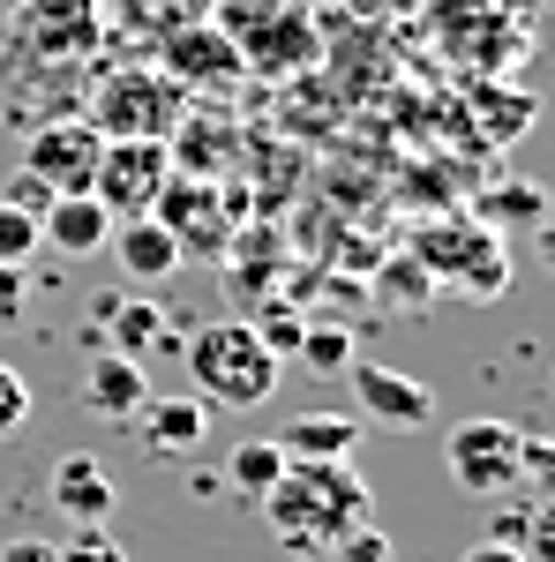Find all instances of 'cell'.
<instances>
[{"instance_id":"cell-27","label":"cell","mask_w":555,"mask_h":562,"mask_svg":"<svg viewBox=\"0 0 555 562\" xmlns=\"http://www.w3.org/2000/svg\"><path fill=\"white\" fill-rule=\"evenodd\" d=\"M0 562H60V548L38 540V532H23V540H8V548H0Z\"/></svg>"},{"instance_id":"cell-4","label":"cell","mask_w":555,"mask_h":562,"mask_svg":"<svg viewBox=\"0 0 555 562\" xmlns=\"http://www.w3.org/2000/svg\"><path fill=\"white\" fill-rule=\"evenodd\" d=\"M180 113H188V98L158 68H121L113 83H98V98H90V128L106 135V143L113 135H158L166 143L180 128Z\"/></svg>"},{"instance_id":"cell-19","label":"cell","mask_w":555,"mask_h":562,"mask_svg":"<svg viewBox=\"0 0 555 562\" xmlns=\"http://www.w3.org/2000/svg\"><path fill=\"white\" fill-rule=\"evenodd\" d=\"M23 428H31V383L0 360V442H15Z\"/></svg>"},{"instance_id":"cell-20","label":"cell","mask_w":555,"mask_h":562,"mask_svg":"<svg viewBox=\"0 0 555 562\" xmlns=\"http://www.w3.org/2000/svg\"><path fill=\"white\" fill-rule=\"evenodd\" d=\"M390 301L398 307H428L435 301V278H428L413 256H390Z\"/></svg>"},{"instance_id":"cell-25","label":"cell","mask_w":555,"mask_h":562,"mask_svg":"<svg viewBox=\"0 0 555 562\" xmlns=\"http://www.w3.org/2000/svg\"><path fill=\"white\" fill-rule=\"evenodd\" d=\"M0 203H15V211H31V217H38L45 203H53V188H45L38 173H23V166H15V173H8V195H0Z\"/></svg>"},{"instance_id":"cell-14","label":"cell","mask_w":555,"mask_h":562,"mask_svg":"<svg viewBox=\"0 0 555 562\" xmlns=\"http://www.w3.org/2000/svg\"><path fill=\"white\" fill-rule=\"evenodd\" d=\"M106 233H113V217H106L98 195H53V203L38 211V240L60 248V256H98Z\"/></svg>"},{"instance_id":"cell-15","label":"cell","mask_w":555,"mask_h":562,"mask_svg":"<svg viewBox=\"0 0 555 562\" xmlns=\"http://www.w3.org/2000/svg\"><path fill=\"white\" fill-rule=\"evenodd\" d=\"M241 68H248L241 45H225L218 31H180V38L166 45V76L173 83H196V76H203V83H233Z\"/></svg>"},{"instance_id":"cell-1","label":"cell","mask_w":555,"mask_h":562,"mask_svg":"<svg viewBox=\"0 0 555 562\" xmlns=\"http://www.w3.org/2000/svg\"><path fill=\"white\" fill-rule=\"evenodd\" d=\"M263 518L278 540H315V548H338L353 525L376 518V495L368 480L353 473V458H331V465H286L278 487L263 495Z\"/></svg>"},{"instance_id":"cell-29","label":"cell","mask_w":555,"mask_h":562,"mask_svg":"<svg viewBox=\"0 0 555 562\" xmlns=\"http://www.w3.org/2000/svg\"><path fill=\"white\" fill-rule=\"evenodd\" d=\"M8 8H15V15H23V8H31V0H0V15H8Z\"/></svg>"},{"instance_id":"cell-7","label":"cell","mask_w":555,"mask_h":562,"mask_svg":"<svg viewBox=\"0 0 555 562\" xmlns=\"http://www.w3.org/2000/svg\"><path fill=\"white\" fill-rule=\"evenodd\" d=\"M345 383H353V405H360V428H390V435L435 428V390L384 368V360H345Z\"/></svg>"},{"instance_id":"cell-2","label":"cell","mask_w":555,"mask_h":562,"mask_svg":"<svg viewBox=\"0 0 555 562\" xmlns=\"http://www.w3.org/2000/svg\"><path fill=\"white\" fill-rule=\"evenodd\" d=\"M180 360L211 413H256L278 397V375H286V360L256 338V323H203L180 338Z\"/></svg>"},{"instance_id":"cell-23","label":"cell","mask_w":555,"mask_h":562,"mask_svg":"<svg viewBox=\"0 0 555 562\" xmlns=\"http://www.w3.org/2000/svg\"><path fill=\"white\" fill-rule=\"evenodd\" d=\"M480 217H496V233H503V217H541V188H503L480 203Z\"/></svg>"},{"instance_id":"cell-13","label":"cell","mask_w":555,"mask_h":562,"mask_svg":"<svg viewBox=\"0 0 555 562\" xmlns=\"http://www.w3.org/2000/svg\"><path fill=\"white\" fill-rule=\"evenodd\" d=\"M113 480H106V465L90 458V450H68V458H53V510L68 525H106L113 518Z\"/></svg>"},{"instance_id":"cell-17","label":"cell","mask_w":555,"mask_h":562,"mask_svg":"<svg viewBox=\"0 0 555 562\" xmlns=\"http://www.w3.org/2000/svg\"><path fill=\"white\" fill-rule=\"evenodd\" d=\"M278 473H286V450L270 442V435H248V442H233V458H225V480L241 487V495H270L278 487Z\"/></svg>"},{"instance_id":"cell-28","label":"cell","mask_w":555,"mask_h":562,"mask_svg":"<svg viewBox=\"0 0 555 562\" xmlns=\"http://www.w3.org/2000/svg\"><path fill=\"white\" fill-rule=\"evenodd\" d=\"M458 562H525V548H511V540H473Z\"/></svg>"},{"instance_id":"cell-3","label":"cell","mask_w":555,"mask_h":562,"mask_svg":"<svg viewBox=\"0 0 555 562\" xmlns=\"http://www.w3.org/2000/svg\"><path fill=\"white\" fill-rule=\"evenodd\" d=\"M406 256L421 262L435 285H458L466 301H503L511 293V256H503V233L488 217H443L421 225Z\"/></svg>"},{"instance_id":"cell-6","label":"cell","mask_w":555,"mask_h":562,"mask_svg":"<svg viewBox=\"0 0 555 562\" xmlns=\"http://www.w3.org/2000/svg\"><path fill=\"white\" fill-rule=\"evenodd\" d=\"M518 435L511 420H458L443 435V465L466 495H511L518 487Z\"/></svg>"},{"instance_id":"cell-8","label":"cell","mask_w":555,"mask_h":562,"mask_svg":"<svg viewBox=\"0 0 555 562\" xmlns=\"http://www.w3.org/2000/svg\"><path fill=\"white\" fill-rule=\"evenodd\" d=\"M98 150H106V135L90 128V121H76V113H60V121L31 128V143H23V173H38L53 195H90Z\"/></svg>"},{"instance_id":"cell-22","label":"cell","mask_w":555,"mask_h":562,"mask_svg":"<svg viewBox=\"0 0 555 562\" xmlns=\"http://www.w3.org/2000/svg\"><path fill=\"white\" fill-rule=\"evenodd\" d=\"M300 360L308 368H323V375H345V330H300Z\"/></svg>"},{"instance_id":"cell-21","label":"cell","mask_w":555,"mask_h":562,"mask_svg":"<svg viewBox=\"0 0 555 562\" xmlns=\"http://www.w3.org/2000/svg\"><path fill=\"white\" fill-rule=\"evenodd\" d=\"M60 562H129V548H121L106 525H76V540L60 548Z\"/></svg>"},{"instance_id":"cell-10","label":"cell","mask_w":555,"mask_h":562,"mask_svg":"<svg viewBox=\"0 0 555 562\" xmlns=\"http://www.w3.org/2000/svg\"><path fill=\"white\" fill-rule=\"evenodd\" d=\"M84 405L98 413V420H135L143 405H151V375H143V360L135 352H90L84 368Z\"/></svg>"},{"instance_id":"cell-11","label":"cell","mask_w":555,"mask_h":562,"mask_svg":"<svg viewBox=\"0 0 555 562\" xmlns=\"http://www.w3.org/2000/svg\"><path fill=\"white\" fill-rule=\"evenodd\" d=\"M129 428H143V450H151V458H196L203 435H211V405H203L196 390H188V397H151Z\"/></svg>"},{"instance_id":"cell-26","label":"cell","mask_w":555,"mask_h":562,"mask_svg":"<svg viewBox=\"0 0 555 562\" xmlns=\"http://www.w3.org/2000/svg\"><path fill=\"white\" fill-rule=\"evenodd\" d=\"M31 301V278H23V262H0V323H15Z\"/></svg>"},{"instance_id":"cell-18","label":"cell","mask_w":555,"mask_h":562,"mask_svg":"<svg viewBox=\"0 0 555 562\" xmlns=\"http://www.w3.org/2000/svg\"><path fill=\"white\" fill-rule=\"evenodd\" d=\"M45 240H38V217L15 211V203H0V262H31Z\"/></svg>"},{"instance_id":"cell-12","label":"cell","mask_w":555,"mask_h":562,"mask_svg":"<svg viewBox=\"0 0 555 562\" xmlns=\"http://www.w3.org/2000/svg\"><path fill=\"white\" fill-rule=\"evenodd\" d=\"M360 413H293L286 428L270 435L286 450V465H331V458H353L360 450Z\"/></svg>"},{"instance_id":"cell-16","label":"cell","mask_w":555,"mask_h":562,"mask_svg":"<svg viewBox=\"0 0 555 562\" xmlns=\"http://www.w3.org/2000/svg\"><path fill=\"white\" fill-rule=\"evenodd\" d=\"M106 315H113V338H106V346L135 352V360H143L151 338H158V352H180V338H188V330H173V323H166V307H158V301H121V307H106Z\"/></svg>"},{"instance_id":"cell-5","label":"cell","mask_w":555,"mask_h":562,"mask_svg":"<svg viewBox=\"0 0 555 562\" xmlns=\"http://www.w3.org/2000/svg\"><path fill=\"white\" fill-rule=\"evenodd\" d=\"M166 173H173V143H158V135H113V143L98 150L90 195L106 203V217H143L158 203Z\"/></svg>"},{"instance_id":"cell-9","label":"cell","mask_w":555,"mask_h":562,"mask_svg":"<svg viewBox=\"0 0 555 562\" xmlns=\"http://www.w3.org/2000/svg\"><path fill=\"white\" fill-rule=\"evenodd\" d=\"M106 248H113V262L129 270V285H166L173 270H180V240H173L158 217L143 211V217H113V233H106Z\"/></svg>"},{"instance_id":"cell-24","label":"cell","mask_w":555,"mask_h":562,"mask_svg":"<svg viewBox=\"0 0 555 562\" xmlns=\"http://www.w3.org/2000/svg\"><path fill=\"white\" fill-rule=\"evenodd\" d=\"M338 562H390V540L376 532V518H368V525H353V532L338 540Z\"/></svg>"}]
</instances>
